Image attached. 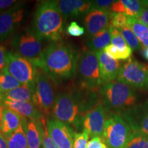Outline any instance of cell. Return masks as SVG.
<instances>
[{
  "label": "cell",
  "instance_id": "36",
  "mask_svg": "<svg viewBox=\"0 0 148 148\" xmlns=\"http://www.w3.org/2000/svg\"><path fill=\"white\" fill-rule=\"evenodd\" d=\"M87 148H108L101 137H93L88 142Z\"/></svg>",
  "mask_w": 148,
  "mask_h": 148
},
{
  "label": "cell",
  "instance_id": "18",
  "mask_svg": "<svg viewBox=\"0 0 148 148\" xmlns=\"http://www.w3.org/2000/svg\"><path fill=\"white\" fill-rule=\"evenodd\" d=\"M0 105L5 108L11 109L25 119L39 120L43 115L34 103L29 101L0 100Z\"/></svg>",
  "mask_w": 148,
  "mask_h": 148
},
{
  "label": "cell",
  "instance_id": "8",
  "mask_svg": "<svg viewBox=\"0 0 148 148\" xmlns=\"http://www.w3.org/2000/svg\"><path fill=\"white\" fill-rule=\"evenodd\" d=\"M116 79L134 89H147L148 64L140 62L134 58H129L120 66Z\"/></svg>",
  "mask_w": 148,
  "mask_h": 148
},
{
  "label": "cell",
  "instance_id": "41",
  "mask_svg": "<svg viewBox=\"0 0 148 148\" xmlns=\"http://www.w3.org/2000/svg\"><path fill=\"white\" fill-rule=\"evenodd\" d=\"M3 107L0 105V127H1V122H2V119H3Z\"/></svg>",
  "mask_w": 148,
  "mask_h": 148
},
{
  "label": "cell",
  "instance_id": "28",
  "mask_svg": "<svg viewBox=\"0 0 148 148\" xmlns=\"http://www.w3.org/2000/svg\"><path fill=\"white\" fill-rule=\"evenodd\" d=\"M39 123L42 135V144L43 148H59L49 134L47 129V120L46 119L45 115H42L40 117Z\"/></svg>",
  "mask_w": 148,
  "mask_h": 148
},
{
  "label": "cell",
  "instance_id": "22",
  "mask_svg": "<svg viewBox=\"0 0 148 148\" xmlns=\"http://www.w3.org/2000/svg\"><path fill=\"white\" fill-rule=\"evenodd\" d=\"M110 42H111V34L109 27L89 37L86 41V45L88 49L97 53L103 51L105 47L110 45Z\"/></svg>",
  "mask_w": 148,
  "mask_h": 148
},
{
  "label": "cell",
  "instance_id": "33",
  "mask_svg": "<svg viewBox=\"0 0 148 148\" xmlns=\"http://www.w3.org/2000/svg\"><path fill=\"white\" fill-rule=\"evenodd\" d=\"M106 54H108L111 58L115 59V60H127L129 59L124 53H122L121 51L115 46L110 44L104 48L103 50Z\"/></svg>",
  "mask_w": 148,
  "mask_h": 148
},
{
  "label": "cell",
  "instance_id": "16",
  "mask_svg": "<svg viewBox=\"0 0 148 148\" xmlns=\"http://www.w3.org/2000/svg\"><path fill=\"white\" fill-rule=\"evenodd\" d=\"M96 54L99 60V73L102 84L115 80L121 66L119 61L111 58L103 51Z\"/></svg>",
  "mask_w": 148,
  "mask_h": 148
},
{
  "label": "cell",
  "instance_id": "2",
  "mask_svg": "<svg viewBox=\"0 0 148 148\" xmlns=\"http://www.w3.org/2000/svg\"><path fill=\"white\" fill-rule=\"evenodd\" d=\"M95 91L84 89L60 92L56 97L51 114L53 119L78 127L85 114L99 102Z\"/></svg>",
  "mask_w": 148,
  "mask_h": 148
},
{
  "label": "cell",
  "instance_id": "44",
  "mask_svg": "<svg viewBox=\"0 0 148 148\" xmlns=\"http://www.w3.org/2000/svg\"><path fill=\"white\" fill-rule=\"evenodd\" d=\"M0 95H1V92H0Z\"/></svg>",
  "mask_w": 148,
  "mask_h": 148
},
{
  "label": "cell",
  "instance_id": "37",
  "mask_svg": "<svg viewBox=\"0 0 148 148\" xmlns=\"http://www.w3.org/2000/svg\"><path fill=\"white\" fill-rule=\"evenodd\" d=\"M136 18L140 23L148 27V5L145 4L143 10L140 11L139 14Z\"/></svg>",
  "mask_w": 148,
  "mask_h": 148
},
{
  "label": "cell",
  "instance_id": "6",
  "mask_svg": "<svg viewBox=\"0 0 148 148\" xmlns=\"http://www.w3.org/2000/svg\"><path fill=\"white\" fill-rule=\"evenodd\" d=\"M54 83L47 73L40 68L36 67L34 85L32 88L33 103L45 116L51 113L56 97Z\"/></svg>",
  "mask_w": 148,
  "mask_h": 148
},
{
  "label": "cell",
  "instance_id": "13",
  "mask_svg": "<svg viewBox=\"0 0 148 148\" xmlns=\"http://www.w3.org/2000/svg\"><path fill=\"white\" fill-rule=\"evenodd\" d=\"M106 121V110L101 101L86 112L82 120V126L91 137H102Z\"/></svg>",
  "mask_w": 148,
  "mask_h": 148
},
{
  "label": "cell",
  "instance_id": "24",
  "mask_svg": "<svg viewBox=\"0 0 148 148\" xmlns=\"http://www.w3.org/2000/svg\"><path fill=\"white\" fill-rule=\"evenodd\" d=\"M129 27L137 37L143 49L148 48V27L134 16H130Z\"/></svg>",
  "mask_w": 148,
  "mask_h": 148
},
{
  "label": "cell",
  "instance_id": "7",
  "mask_svg": "<svg viewBox=\"0 0 148 148\" xmlns=\"http://www.w3.org/2000/svg\"><path fill=\"white\" fill-rule=\"evenodd\" d=\"M134 131L119 114H110L106 119L103 140L108 148H125Z\"/></svg>",
  "mask_w": 148,
  "mask_h": 148
},
{
  "label": "cell",
  "instance_id": "20",
  "mask_svg": "<svg viewBox=\"0 0 148 148\" xmlns=\"http://www.w3.org/2000/svg\"><path fill=\"white\" fill-rule=\"evenodd\" d=\"M145 6L143 1L139 0H119L115 1L110 8V12L122 13L129 16L136 17Z\"/></svg>",
  "mask_w": 148,
  "mask_h": 148
},
{
  "label": "cell",
  "instance_id": "11",
  "mask_svg": "<svg viewBox=\"0 0 148 148\" xmlns=\"http://www.w3.org/2000/svg\"><path fill=\"white\" fill-rule=\"evenodd\" d=\"M25 12L23 3L17 1L9 10L0 13V41H4L14 36L23 21Z\"/></svg>",
  "mask_w": 148,
  "mask_h": 148
},
{
  "label": "cell",
  "instance_id": "38",
  "mask_svg": "<svg viewBox=\"0 0 148 148\" xmlns=\"http://www.w3.org/2000/svg\"><path fill=\"white\" fill-rule=\"evenodd\" d=\"M16 3L17 1L14 0H0V13L9 10Z\"/></svg>",
  "mask_w": 148,
  "mask_h": 148
},
{
  "label": "cell",
  "instance_id": "10",
  "mask_svg": "<svg viewBox=\"0 0 148 148\" xmlns=\"http://www.w3.org/2000/svg\"><path fill=\"white\" fill-rule=\"evenodd\" d=\"M4 69L21 84L26 85L32 90L36 67L29 60L14 51H8Z\"/></svg>",
  "mask_w": 148,
  "mask_h": 148
},
{
  "label": "cell",
  "instance_id": "3",
  "mask_svg": "<svg viewBox=\"0 0 148 148\" xmlns=\"http://www.w3.org/2000/svg\"><path fill=\"white\" fill-rule=\"evenodd\" d=\"M64 20L56 1H43L34 12L32 29L42 40L60 41L63 38Z\"/></svg>",
  "mask_w": 148,
  "mask_h": 148
},
{
  "label": "cell",
  "instance_id": "25",
  "mask_svg": "<svg viewBox=\"0 0 148 148\" xmlns=\"http://www.w3.org/2000/svg\"><path fill=\"white\" fill-rule=\"evenodd\" d=\"M5 138L8 148H29L26 135L22 124L15 132Z\"/></svg>",
  "mask_w": 148,
  "mask_h": 148
},
{
  "label": "cell",
  "instance_id": "23",
  "mask_svg": "<svg viewBox=\"0 0 148 148\" xmlns=\"http://www.w3.org/2000/svg\"><path fill=\"white\" fill-rule=\"evenodd\" d=\"M0 100L29 101L33 103V92L29 86L22 84L19 87L1 94Z\"/></svg>",
  "mask_w": 148,
  "mask_h": 148
},
{
  "label": "cell",
  "instance_id": "39",
  "mask_svg": "<svg viewBox=\"0 0 148 148\" xmlns=\"http://www.w3.org/2000/svg\"><path fill=\"white\" fill-rule=\"evenodd\" d=\"M8 51L6 48L2 45H0V71L4 69L6 64V56Z\"/></svg>",
  "mask_w": 148,
  "mask_h": 148
},
{
  "label": "cell",
  "instance_id": "40",
  "mask_svg": "<svg viewBox=\"0 0 148 148\" xmlns=\"http://www.w3.org/2000/svg\"><path fill=\"white\" fill-rule=\"evenodd\" d=\"M0 148H8L5 138L1 133H0Z\"/></svg>",
  "mask_w": 148,
  "mask_h": 148
},
{
  "label": "cell",
  "instance_id": "34",
  "mask_svg": "<svg viewBox=\"0 0 148 148\" xmlns=\"http://www.w3.org/2000/svg\"><path fill=\"white\" fill-rule=\"evenodd\" d=\"M66 32L68 35L73 37H79L82 36L85 32L84 27L79 25L77 22L72 21L66 27Z\"/></svg>",
  "mask_w": 148,
  "mask_h": 148
},
{
  "label": "cell",
  "instance_id": "31",
  "mask_svg": "<svg viewBox=\"0 0 148 148\" xmlns=\"http://www.w3.org/2000/svg\"><path fill=\"white\" fill-rule=\"evenodd\" d=\"M125 148H148V138L134 132Z\"/></svg>",
  "mask_w": 148,
  "mask_h": 148
},
{
  "label": "cell",
  "instance_id": "4",
  "mask_svg": "<svg viewBox=\"0 0 148 148\" xmlns=\"http://www.w3.org/2000/svg\"><path fill=\"white\" fill-rule=\"evenodd\" d=\"M99 93L101 104L110 114H122L136 105L138 97L134 88L117 80L102 85Z\"/></svg>",
  "mask_w": 148,
  "mask_h": 148
},
{
  "label": "cell",
  "instance_id": "29",
  "mask_svg": "<svg viewBox=\"0 0 148 148\" xmlns=\"http://www.w3.org/2000/svg\"><path fill=\"white\" fill-rule=\"evenodd\" d=\"M119 30L121 32L123 38H124L125 41L126 42V43L132 50H139L141 48L137 37L136 36L132 29L129 26L125 27L123 28L119 29Z\"/></svg>",
  "mask_w": 148,
  "mask_h": 148
},
{
  "label": "cell",
  "instance_id": "43",
  "mask_svg": "<svg viewBox=\"0 0 148 148\" xmlns=\"http://www.w3.org/2000/svg\"><path fill=\"white\" fill-rule=\"evenodd\" d=\"M143 2L145 5H148V0H147V1H143Z\"/></svg>",
  "mask_w": 148,
  "mask_h": 148
},
{
  "label": "cell",
  "instance_id": "15",
  "mask_svg": "<svg viewBox=\"0 0 148 148\" xmlns=\"http://www.w3.org/2000/svg\"><path fill=\"white\" fill-rule=\"evenodd\" d=\"M110 10H92L84 17V29L90 37L110 27Z\"/></svg>",
  "mask_w": 148,
  "mask_h": 148
},
{
  "label": "cell",
  "instance_id": "27",
  "mask_svg": "<svg viewBox=\"0 0 148 148\" xmlns=\"http://www.w3.org/2000/svg\"><path fill=\"white\" fill-rule=\"evenodd\" d=\"M21 84L11 75L5 69L0 71V92L1 95L14 88L19 87ZM1 96V95H0Z\"/></svg>",
  "mask_w": 148,
  "mask_h": 148
},
{
  "label": "cell",
  "instance_id": "17",
  "mask_svg": "<svg viewBox=\"0 0 148 148\" xmlns=\"http://www.w3.org/2000/svg\"><path fill=\"white\" fill-rule=\"evenodd\" d=\"M56 2L64 19L86 14L90 11V1L60 0Z\"/></svg>",
  "mask_w": 148,
  "mask_h": 148
},
{
  "label": "cell",
  "instance_id": "1",
  "mask_svg": "<svg viewBox=\"0 0 148 148\" xmlns=\"http://www.w3.org/2000/svg\"><path fill=\"white\" fill-rule=\"evenodd\" d=\"M78 56L71 45L60 40L51 42L44 48L39 58L32 64L58 84L75 76Z\"/></svg>",
  "mask_w": 148,
  "mask_h": 148
},
{
  "label": "cell",
  "instance_id": "42",
  "mask_svg": "<svg viewBox=\"0 0 148 148\" xmlns=\"http://www.w3.org/2000/svg\"><path fill=\"white\" fill-rule=\"evenodd\" d=\"M143 56H144V58H145V59H147V60H148V48H146V49H143Z\"/></svg>",
  "mask_w": 148,
  "mask_h": 148
},
{
  "label": "cell",
  "instance_id": "26",
  "mask_svg": "<svg viewBox=\"0 0 148 148\" xmlns=\"http://www.w3.org/2000/svg\"><path fill=\"white\" fill-rule=\"evenodd\" d=\"M111 34V43L118 48L122 53H123L128 58H130L132 53V49L129 47L125 41L119 29L110 27Z\"/></svg>",
  "mask_w": 148,
  "mask_h": 148
},
{
  "label": "cell",
  "instance_id": "12",
  "mask_svg": "<svg viewBox=\"0 0 148 148\" xmlns=\"http://www.w3.org/2000/svg\"><path fill=\"white\" fill-rule=\"evenodd\" d=\"M134 132L148 138V99L138 103L121 114Z\"/></svg>",
  "mask_w": 148,
  "mask_h": 148
},
{
  "label": "cell",
  "instance_id": "35",
  "mask_svg": "<svg viewBox=\"0 0 148 148\" xmlns=\"http://www.w3.org/2000/svg\"><path fill=\"white\" fill-rule=\"evenodd\" d=\"M115 1L112 0H95L90 1V10H110V6Z\"/></svg>",
  "mask_w": 148,
  "mask_h": 148
},
{
  "label": "cell",
  "instance_id": "21",
  "mask_svg": "<svg viewBox=\"0 0 148 148\" xmlns=\"http://www.w3.org/2000/svg\"><path fill=\"white\" fill-rule=\"evenodd\" d=\"M22 125L26 135L29 148H40L42 143V135L39 120L23 118Z\"/></svg>",
  "mask_w": 148,
  "mask_h": 148
},
{
  "label": "cell",
  "instance_id": "32",
  "mask_svg": "<svg viewBox=\"0 0 148 148\" xmlns=\"http://www.w3.org/2000/svg\"><path fill=\"white\" fill-rule=\"evenodd\" d=\"M89 136V133L86 130H84L82 132L75 133L74 136L73 148H87Z\"/></svg>",
  "mask_w": 148,
  "mask_h": 148
},
{
  "label": "cell",
  "instance_id": "5",
  "mask_svg": "<svg viewBox=\"0 0 148 148\" xmlns=\"http://www.w3.org/2000/svg\"><path fill=\"white\" fill-rule=\"evenodd\" d=\"M76 74L81 88L96 92L102 86L97 54L89 49H83L79 54Z\"/></svg>",
  "mask_w": 148,
  "mask_h": 148
},
{
  "label": "cell",
  "instance_id": "30",
  "mask_svg": "<svg viewBox=\"0 0 148 148\" xmlns=\"http://www.w3.org/2000/svg\"><path fill=\"white\" fill-rule=\"evenodd\" d=\"M130 16L122 13L110 12V27L120 29L129 26Z\"/></svg>",
  "mask_w": 148,
  "mask_h": 148
},
{
  "label": "cell",
  "instance_id": "9",
  "mask_svg": "<svg viewBox=\"0 0 148 148\" xmlns=\"http://www.w3.org/2000/svg\"><path fill=\"white\" fill-rule=\"evenodd\" d=\"M41 41L32 28H27L14 34L11 45L16 53L33 63L39 58L42 53Z\"/></svg>",
  "mask_w": 148,
  "mask_h": 148
},
{
  "label": "cell",
  "instance_id": "19",
  "mask_svg": "<svg viewBox=\"0 0 148 148\" xmlns=\"http://www.w3.org/2000/svg\"><path fill=\"white\" fill-rule=\"evenodd\" d=\"M23 117L10 108L3 107V119L0 127V133L6 138L19 127L23 123Z\"/></svg>",
  "mask_w": 148,
  "mask_h": 148
},
{
  "label": "cell",
  "instance_id": "14",
  "mask_svg": "<svg viewBox=\"0 0 148 148\" xmlns=\"http://www.w3.org/2000/svg\"><path fill=\"white\" fill-rule=\"evenodd\" d=\"M49 134L59 148H73L75 134L69 125L55 119L47 120Z\"/></svg>",
  "mask_w": 148,
  "mask_h": 148
},
{
  "label": "cell",
  "instance_id": "45",
  "mask_svg": "<svg viewBox=\"0 0 148 148\" xmlns=\"http://www.w3.org/2000/svg\"><path fill=\"white\" fill-rule=\"evenodd\" d=\"M42 148H43V147H42Z\"/></svg>",
  "mask_w": 148,
  "mask_h": 148
}]
</instances>
